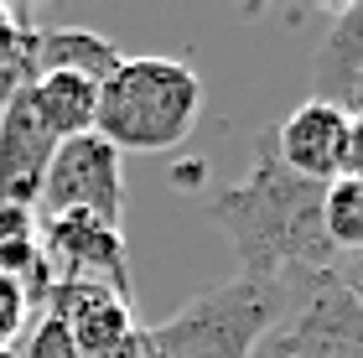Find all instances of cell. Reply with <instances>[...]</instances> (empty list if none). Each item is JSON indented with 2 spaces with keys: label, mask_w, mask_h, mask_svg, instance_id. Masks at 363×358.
I'll return each instance as SVG.
<instances>
[{
  "label": "cell",
  "mask_w": 363,
  "mask_h": 358,
  "mask_svg": "<svg viewBox=\"0 0 363 358\" xmlns=\"http://www.w3.org/2000/svg\"><path fill=\"white\" fill-rule=\"evenodd\" d=\"M203 115V78L182 57H125L99 84V120L94 135H104L114 151H177L197 130Z\"/></svg>",
  "instance_id": "2"
},
{
  "label": "cell",
  "mask_w": 363,
  "mask_h": 358,
  "mask_svg": "<svg viewBox=\"0 0 363 358\" xmlns=\"http://www.w3.org/2000/svg\"><path fill=\"white\" fill-rule=\"evenodd\" d=\"M120 62H125V52L89 26H42L37 31V78L73 73V78H89V84H104Z\"/></svg>",
  "instance_id": "11"
},
{
  "label": "cell",
  "mask_w": 363,
  "mask_h": 358,
  "mask_svg": "<svg viewBox=\"0 0 363 358\" xmlns=\"http://www.w3.org/2000/svg\"><path fill=\"white\" fill-rule=\"evenodd\" d=\"M255 358H363V306L342 286L337 265L301 275L296 301L280 306Z\"/></svg>",
  "instance_id": "4"
},
{
  "label": "cell",
  "mask_w": 363,
  "mask_h": 358,
  "mask_svg": "<svg viewBox=\"0 0 363 358\" xmlns=\"http://www.w3.org/2000/svg\"><path fill=\"white\" fill-rule=\"evenodd\" d=\"M26 322H31V296L21 281L0 275V353H11L16 337H26Z\"/></svg>",
  "instance_id": "16"
},
{
  "label": "cell",
  "mask_w": 363,
  "mask_h": 358,
  "mask_svg": "<svg viewBox=\"0 0 363 358\" xmlns=\"http://www.w3.org/2000/svg\"><path fill=\"white\" fill-rule=\"evenodd\" d=\"M16 358H78V348H73L68 328H62L52 312H42L37 328L26 332V353H16Z\"/></svg>",
  "instance_id": "17"
},
{
  "label": "cell",
  "mask_w": 363,
  "mask_h": 358,
  "mask_svg": "<svg viewBox=\"0 0 363 358\" xmlns=\"http://www.w3.org/2000/svg\"><path fill=\"white\" fill-rule=\"evenodd\" d=\"M342 130H348V109H337L327 99H306L286 115V125L270 135V145H275V156H280L286 172L327 187V182H337Z\"/></svg>",
  "instance_id": "9"
},
{
  "label": "cell",
  "mask_w": 363,
  "mask_h": 358,
  "mask_svg": "<svg viewBox=\"0 0 363 358\" xmlns=\"http://www.w3.org/2000/svg\"><path fill=\"white\" fill-rule=\"evenodd\" d=\"M322 229H327L333 254L337 250H348V254L363 250V182H348V177L327 182V192H322Z\"/></svg>",
  "instance_id": "15"
},
{
  "label": "cell",
  "mask_w": 363,
  "mask_h": 358,
  "mask_svg": "<svg viewBox=\"0 0 363 358\" xmlns=\"http://www.w3.org/2000/svg\"><path fill=\"white\" fill-rule=\"evenodd\" d=\"M42 259L52 281H94L130 301V254L125 234L84 213H52L42 218Z\"/></svg>",
  "instance_id": "7"
},
{
  "label": "cell",
  "mask_w": 363,
  "mask_h": 358,
  "mask_svg": "<svg viewBox=\"0 0 363 358\" xmlns=\"http://www.w3.org/2000/svg\"><path fill=\"white\" fill-rule=\"evenodd\" d=\"M358 78H363V0L337 6L327 21V37L311 57V99L348 109V94Z\"/></svg>",
  "instance_id": "10"
},
{
  "label": "cell",
  "mask_w": 363,
  "mask_h": 358,
  "mask_svg": "<svg viewBox=\"0 0 363 358\" xmlns=\"http://www.w3.org/2000/svg\"><path fill=\"white\" fill-rule=\"evenodd\" d=\"M37 208L47 218H52V213H84V218H99V223H109V229H120V218H125V167H120V151H114L104 135L62 140L52 151V167H47Z\"/></svg>",
  "instance_id": "5"
},
{
  "label": "cell",
  "mask_w": 363,
  "mask_h": 358,
  "mask_svg": "<svg viewBox=\"0 0 363 358\" xmlns=\"http://www.w3.org/2000/svg\"><path fill=\"white\" fill-rule=\"evenodd\" d=\"M37 31L31 11L0 6V109L37 84Z\"/></svg>",
  "instance_id": "14"
},
{
  "label": "cell",
  "mask_w": 363,
  "mask_h": 358,
  "mask_svg": "<svg viewBox=\"0 0 363 358\" xmlns=\"http://www.w3.org/2000/svg\"><path fill=\"white\" fill-rule=\"evenodd\" d=\"M322 192L317 182L280 167L275 145L259 140L244 182L223 187L213 198V223L239 254V275L286 286L291 275L333 270V244L322 229Z\"/></svg>",
  "instance_id": "1"
},
{
  "label": "cell",
  "mask_w": 363,
  "mask_h": 358,
  "mask_svg": "<svg viewBox=\"0 0 363 358\" xmlns=\"http://www.w3.org/2000/svg\"><path fill=\"white\" fill-rule=\"evenodd\" d=\"M337 177L363 182V115H348V130H342V156H337Z\"/></svg>",
  "instance_id": "18"
},
{
  "label": "cell",
  "mask_w": 363,
  "mask_h": 358,
  "mask_svg": "<svg viewBox=\"0 0 363 358\" xmlns=\"http://www.w3.org/2000/svg\"><path fill=\"white\" fill-rule=\"evenodd\" d=\"M348 115H363V78L353 84V94H348Z\"/></svg>",
  "instance_id": "20"
},
{
  "label": "cell",
  "mask_w": 363,
  "mask_h": 358,
  "mask_svg": "<svg viewBox=\"0 0 363 358\" xmlns=\"http://www.w3.org/2000/svg\"><path fill=\"white\" fill-rule=\"evenodd\" d=\"M26 94H31L37 120L52 130L57 145H62V140H78V135H94V120H99V84H89V78H73V73H42Z\"/></svg>",
  "instance_id": "12"
},
{
  "label": "cell",
  "mask_w": 363,
  "mask_h": 358,
  "mask_svg": "<svg viewBox=\"0 0 363 358\" xmlns=\"http://www.w3.org/2000/svg\"><path fill=\"white\" fill-rule=\"evenodd\" d=\"M337 275H342V286H348L353 296H358V306H363V250H358V254H348V265H342Z\"/></svg>",
  "instance_id": "19"
},
{
  "label": "cell",
  "mask_w": 363,
  "mask_h": 358,
  "mask_svg": "<svg viewBox=\"0 0 363 358\" xmlns=\"http://www.w3.org/2000/svg\"><path fill=\"white\" fill-rule=\"evenodd\" d=\"M0 358H16V348H11V353H0Z\"/></svg>",
  "instance_id": "21"
},
{
  "label": "cell",
  "mask_w": 363,
  "mask_h": 358,
  "mask_svg": "<svg viewBox=\"0 0 363 358\" xmlns=\"http://www.w3.org/2000/svg\"><path fill=\"white\" fill-rule=\"evenodd\" d=\"M42 312H52L68 328L78 358H135L140 353V322L125 296L94 281H52Z\"/></svg>",
  "instance_id": "6"
},
{
  "label": "cell",
  "mask_w": 363,
  "mask_h": 358,
  "mask_svg": "<svg viewBox=\"0 0 363 358\" xmlns=\"http://www.w3.org/2000/svg\"><path fill=\"white\" fill-rule=\"evenodd\" d=\"M52 130L37 120L31 109V94H16V99L0 109V203L16 208H37L47 167H52Z\"/></svg>",
  "instance_id": "8"
},
{
  "label": "cell",
  "mask_w": 363,
  "mask_h": 358,
  "mask_svg": "<svg viewBox=\"0 0 363 358\" xmlns=\"http://www.w3.org/2000/svg\"><path fill=\"white\" fill-rule=\"evenodd\" d=\"M286 291L270 281L234 275L223 286L197 291L167 322L145 328V343L156 358H255L259 337L275 328Z\"/></svg>",
  "instance_id": "3"
},
{
  "label": "cell",
  "mask_w": 363,
  "mask_h": 358,
  "mask_svg": "<svg viewBox=\"0 0 363 358\" xmlns=\"http://www.w3.org/2000/svg\"><path fill=\"white\" fill-rule=\"evenodd\" d=\"M0 275L21 281L31 301H47L52 270H47V259H42V218H37V208L0 203Z\"/></svg>",
  "instance_id": "13"
}]
</instances>
